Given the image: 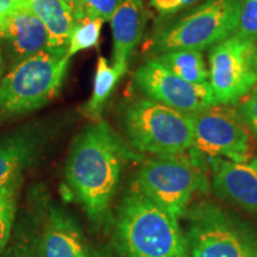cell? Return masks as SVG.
<instances>
[{
    "mask_svg": "<svg viewBox=\"0 0 257 257\" xmlns=\"http://www.w3.org/2000/svg\"><path fill=\"white\" fill-rule=\"evenodd\" d=\"M133 156L104 120L94 121L74 137L64 175L74 198L93 224L105 221L124 163Z\"/></svg>",
    "mask_w": 257,
    "mask_h": 257,
    "instance_id": "obj_1",
    "label": "cell"
},
{
    "mask_svg": "<svg viewBox=\"0 0 257 257\" xmlns=\"http://www.w3.org/2000/svg\"><path fill=\"white\" fill-rule=\"evenodd\" d=\"M115 237L125 257H191L178 219L136 186L118 208Z\"/></svg>",
    "mask_w": 257,
    "mask_h": 257,
    "instance_id": "obj_2",
    "label": "cell"
},
{
    "mask_svg": "<svg viewBox=\"0 0 257 257\" xmlns=\"http://www.w3.org/2000/svg\"><path fill=\"white\" fill-rule=\"evenodd\" d=\"M69 61L68 49H47L12 66L0 81V119L49 104L62 87Z\"/></svg>",
    "mask_w": 257,
    "mask_h": 257,
    "instance_id": "obj_3",
    "label": "cell"
},
{
    "mask_svg": "<svg viewBox=\"0 0 257 257\" xmlns=\"http://www.w3.org/2000/svg\"><path fill=\"white\" fill-rule=\"evenodd\" d=\"M121 124L128 143L137 152L174 156L192 149L194 140L192 114L146 96L125 105Z\"/></svg>",
    "mask_w": 257,
    "mask_h": 257,
    "instance_id": "obj_4",
    "label": "cell"
},
{
    "mask_svg": "<svg viewBox=\"0 0 257 257\" xmlns=\"http://www.w3.org/2000/svg\"><path fill=\"white\" fill-rule=\"evenodd\" d=\"M242 0H205L173 22L161 25L147 44L152 57L180 49L204 50L234 34Z\"/></svg>",
    "mask_w": 257,
    "mask_h": 257,
    "instance_id": "obj_5",
    "label": "cell"
},
{
    "mask_svg": "<svg viewBox=\"0 0 257 257\" xmlns=\"http://www.w3.org/2000/svg\"><path fill=\"white\" fill-rule=\"evenodd\" d=\"M185 236L191 257H257L256 233L211 202L188 211Z\"/></svg>",
    "mask_w": 257,
    "mask_h": 257,
    "instance_id": "obj_6",
    "label": "cell"
},
{
    "mask_svg": "<svg viewBox=\"0 0 257 257\" xmlns=\"http://www.w3.org/2000/svg\"><path fill=\"white\" fill-rule=\"evenodd\" d=\"M135 186L178 219L187 211L192 195L206 189L207 182L197 161L174 155L146 161L136 176Z\"/></svg>",
    "mask_w": 257,
    "mask_h": 257,
    "instance_id": "obj_7",
    "label": "cell"
},
{
    "mask_svg": "<svg viewBox=\"0 0 257 257\" xmlns=\"http://www.w3.org/2000/svg\"><path fill=\"white\" fill-rule=\"evenodd\" d=\"M210 82L216 106H233L257 85V43L233 34L208 53Z\"/></svg>",
    "mask_w": 257,
    "mask_h": 257,
    "instance_id": "obj_8",
    "label": "cell"
},
{
    "mask_svg": "<svg viewBox=\"0 0 257 257\" xmlns=\"http://www.w3.org/2000/svg\"><path fill=\"white\" fill-rule=\"evenodd\" d=\"M194 140L192 155L207 159H227L245 163L251 160L252 140L236 110L213 106L192 114Z\"/></svg>",
    "mask_w": 257,
    "mask_h": 257,
    "instance_id": "obj_9",
    "label": "cell"
},
{
    "mask_svg": "<svg viewBox=\"0 0 257 257\" xmlns=\"http://www.w3.org/2000/svg\"><path fill=\"white\" fill-rule=\"evenodd\" d=\"M134 83L146 98L187 114L216 106L210 82L186 81L154 57L138 67L134 74Z\"/></svg>",
    "mask_w": 257,
    "mask_h": 257,
    "instance_id": "obj_10",
    "label": "cell"
},
{
    "mask_svg": "<svg viewBox=\"0 0 257 257\" xmlns=\"http://www.w3.org/2000/svg\"><path fill=\"white\" fill-rule=\"evenodd\" d=\"M51 134L49 123L31 121L0 136V188L36 162Z\"/></svg>",
    "mask_w": 257,
    "mask_h": 257,
    "instance_id": "obj_11",
    "label": "cell"
},
{
    "mask_svg": "<svg viewBox=\"0 0 257 257\" xmlns=\"http://www.w3.org/2000/svg\"><path fill=\"white\" fill-rule=\"evenodd\" d=\"M0 49L11 67L50 49L49 31L22 0L0 31Z\"/></svg>",
    "mask_w": 257,
    "mask_h": 257,
    "instance_id": "obj_12",
    "label": "cell"
},
{
    "mask_svg": "<svg viewBox=\"0 0 257 257\" xmlns=\"http://www.w3.org/2000/svg\"><path fill=\"white\" fill-rule=\"evenodd\" d=\"M44 257H89L79 224L70 214L54 205H44L42 217Z\"/></svg>",
    "mask_w": 257,
    "mask_h": 257,
    "instance_id": "obj_13",
    "label": "cell"
},
{
    "mask_svg": "<svg viewBox=\"0 0 257 257\" xmlns=\"http://www.w3.org/2000/svg\"><path fill=\"white\" fill-rule=\"evenodd\" d=\"M113 38V64L124 74L127 72L128 59L142 40L147 23L143 0H121L111 18Z\"/></svg>",
    "mask_w": 257,
    "mask_h": 257,
    "instance_id": "obj_14",
    "label": "cell"
},
{
    "mask_svg": "<svg viewBox=\"0 0 257 257\" xmlns=\"http://www.w3.org/2000/svg\"><path fill=\"white\" fill-rule=\"evenodd\" d=\"M213 185L218 194L257 214V176L246 163L212 159Z\"/></svg>",
    "mask_w": 257,
    "mask_h": 257,
    "instance_id": "obj_15",
    "label": "cell"
},
{
    "mask_svg": "<svg viewBox=\"0 0 257 257\" xmlns=\"http://www.w3.org/2000/svg\"><path fill=\"white\" fill-rule=\"evenodd\" d=\"M44 205L41 199L25 208L16 220L14 232L2 257H44L42 246V217Z\"/></svg>",
    "mask_w": 257,
    "mask_h": 257,
    "instance_id": "obj_16",
    "label": "cell"
},
{
    "mask_svg": "<svg viewBox=\"0 0 257 257\" xmlns=\"http://www.w3.org/2000/svg\"><path fill=\"white\" fill-rule=\"evenodd\" d=\"M50 35V49H68L75 18L63 0H22Z\"/></svg>",
    "mask_w": 257,
    "mask_h": 257,
    "instance_id": "obj_17",
    "label": "cell"
},
{
    "mask_svg": "<svg viewBox=\"0 0 257 257\" xmlns=\"http://www.w3.org/2000/svg\"><path fill=\"white\" fill-rule=\"evenodd\" d=\"M125 74L121 70L115 68L114 66H111L106 57H98L91 98L82 107V114L86 118H88L93 123L101 120L102 108L117 86L118 81Z\"/></svg>",
    "mask_w": 257,
    "mask_h": 257,
    "instance_id": "obj_18",
    "label": "cell"
},
{
    "mask_svg": "<svg viewBox=\"0 0 257 257\" xmlns=\"http://www.w3.org/2000/svg\"><path fill=\"white\" fill-rule=\"evenodd\" d=\"M161 64L180 78L192 83L208 82V69L201 50L180 49L154 56Z\"/></svg>",
    "mask_w": 257,
    "mask_h": 257,
    "instance_id": "obj_19",
    "label": "cell"
},
{
    "mask_svg": "<svg viewBox=\"0 0 257 257\" xmlns=\"http://www.w3.org/2000/svg\"><path fill=\"white\" fill-rule=\"evenodd\" d=\"M23 180V174L17 175L0 188V255L4 252L14 232Z\"/></svg>",
    "mask_w": 257,
    "mask_h": 257,
    "instance_id": "obj_20",
    "label": "cell"
},
{
    "mask_svg": "<svg viewBox=\"0 0 257 257\" xmlns=\"http://www.w3.org/2000/svg\"><path fill=\"white\" fill-rule=\"evenodd\" d=\"M104 22L101 19L83 17L74 24L69 38L68 56L72 57L82 50L98 46Z\"/></svg>",
    "mask_w": 257,
    "mask_h": 257,
    "instance_id": "obj_21",
    "label": "cell"
},
{
    "mask_svg": "<svg viewBox=\"0 0 257 257\" xmlns=\"http://www.w3.org/2000/svg\"><path fill=\"white\" fill-rule=\"evenodd\" d=\"M234 34L257 43V0H242L238 25Z\"/></svg>",
    "mask_w": 257,
    "mask_h": 257,
    "instance_id": "obj_22",
    "label": "cell"
},
{
    "mask_svg": "<svg viewBox=\"0 0 257 257\" xmlns=\"http://www.w3.org/2000/svg\"><path fill=\"white\" fill-rule=\"evenodd\" d=\"M121 0H83V17L110 22Z\"/></svg>",
    "mask_w": 257,
    "mask_h": 257,
    "instance_id": "obj_23",
    "label": "cell"
},
{
    "mask_svg": "<svg viewBox=\"0 0 257 257\" xmlns=\"http://www.w3.org/2000/svg\"><path fill=\"white\" fill-rule=\"evenodd\" d=\"M237 114L248 127L249 133L257 140V88L252 89V93L242 104L236 108Z\"/></svg>",
    "mask_w": 257,
    "mask_h": 257,
    "instance_id": "obj_24",
    "label": "cell"
},
{
    "mask_svg": "<svg viewBox=\"0 0 257 257\" xmlns=\"http://www.w3.org/2000/svg\"><path fill=\"white\" fill-rule=\"evenodd\" d=\"M199 2L201 0H149V4L160 17H166L184 11Z\"/></svg>",
    "mask_w": 257,
    "mask_h": 257,
    "instance_id": "obj_25",
    "label": "cell"
},
{
    "mask_svg": "<svg viewBox=\"0 0 257 257\" xmlns=\"http://www.w3.org/2000/svg\"><path fill=\"white\" fill-rule=\"evenodd\" d=\"M21 0H0V31L5 27L6 22L18 8Z\"/></svg>",
    "mask_w": 257,
    "mask_h": 257,
    "instance_id": "obj_26",
    "label": "cell"
},
{
    "mask_svg": "<svg viewBox=\"0 0 257 257\" xmlns=\"http://www.w3.org/2000/svg\"><path fill=\"white\" fill-rule=\"evenodd\" d=\"M66 3V5L68 6L72 11V14L75 18V21L83 18V12H82V2L83 0H63Z\"/></svg>",
    "mask_w": 257,
    "mask_h": 257,
    "instance_id": "obj_27",
    "label": "cell"
},
{
    "mask_svg": "<svg viewBox=\"0 0 257 257\" xmlns=\"http://www.w3.org/2000/svg\"><path fill=\"white\" fill-rule=\"evenodd\" d=\"M4 68H5V60H4V56H3L2 49H0V81H2V78L4 76Z\"/></svg>",
    "mask_w": 257,
    "mask_h": 257,
    "instance_id": "obj_28",
    "label": "cell"
},
{
    "mask_svg": "<svg viewBox=\"0 0 257 257\" xmlns=\"http://www.w3.org/2000/svg\"><path fill=\"white\" fill-rule=\"evenodd\" d=\"M250 168H251V170L253 173H255L256 176H257V157H253V159H251L249 161L248 163H246Z\"/></svg>",
    "mask_w": 257,
    "mask_h": 257,
    "instance_id": "obj_29",
    "label": "cell"
},
{
    "mask_svg": "<svg viewBox=\"0 0 257 257\" xmlns=\"http://www.w3.org/2000/svg\"><path fill=\"white\" fill-rule=\"evenodd\" d=\"M89 257H107V256H104V255H93V256H89Z\"/></svg>",
    "mask_w": 257,
    "mask_h": 257,
    "instance_id": "obj_30",
    "label": "cell"
}]
</instances>
